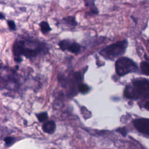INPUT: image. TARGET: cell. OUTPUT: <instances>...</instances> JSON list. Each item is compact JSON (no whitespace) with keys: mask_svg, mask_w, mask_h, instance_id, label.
<instances>
[{"mask_svg":"<svg viewBox=\"0 0 149 149\" xmlns=\"http://www.w3.org/2000/svg\"><path fill=\"white\" fill-rule=\"evenodd\" d=\"M13 52L15 60L16 62L22 61L21 56L27 58L37 56L48 52V47L46 43L32 37H23L17 38L13 46Z\"/></svg>","mask_w":149,"mask_h":149,"instance_id":"obj_1","label":"cell"},{"mask_svg":"<svg viewBox=\"0 0 149 149\" xmlns=\"http://www.w3.org/2000/svg\"><path fill=\"white\" fill-rule=\"evenodd\" d=\"M125 96L130 99L149 98V80L139 79L126 86L124 91Z\"/></svg>","mask_w":149,"mask_h":149,"instance_id":"obj_2","label":"cell"},{"mask_svg":"<svg viewBox=\"0 0 149 149\" xmlns=\"http://www.w3.org/2000/svg\"><path fill=\"white\" fill-rule=\"evenodd\" d=\"M127 44L128 42L126 40L118 41L102 49L100 54L107 59L113 60L125 52Z\"/></svg>","mask_w":149,"mask_h":149,"instance_id":"obj_3","label":"cell"},{"mask_svg":"<svg viewBox=\"0 0 149 149\" xmlns=\"http://www.w3.org/2000/svg\"><path fill=\"white\" fill-rule=\"evenodd\" d=\"M115 69L117 74L121 76L136 72L137 69V66L132 59L126 57H122L116 61Z\"/></svg>","mask_w":149,"mask_h":149,"instance_id":"obj_4","label":"cell"},{"mask_svg":"<svg viewBox=\"0 0 149 149\" xmlns=\"http://www.w3.org/2000/svg\"><path fill=\"white\" fill-rule=\"evenodd\" d=\"M135 128L140 132L149 136V119L140 118L133 121Z\"/></svg>","mask_w":149,"mask_h":149,"instance_id":"obj_5","label":"cell"},{"mask_svg":"<svg viewBox=\"0 0 149 149\" xmlns=\"http://www.w3.org/2000/svg\"><path fill=\"white\" fill-rule=\"evenodd\" d=\"M56 125L53 120H49L46 122L42 125L43 130L47 133H53L55 130Z\"/></svg>","mask_w":149,"mask_h":149,"instance_id":"obj_6","label":"cell"},{"mask_svg":"<svg viewBox=\"0 0 149 149\" xmlns=\"http://www.w3.org/2000/svg\"><path fill=\"white\" fill-rule=\"evenodd\" d=\"M84 1L86 6L89 8L91 13H93L94 14L98 13V9L95 5L94 0H84Z\"/></svg>","mask_w":149,"mask_h":149,"instance_id":"obj_7","label":"cell"},{"mask_svg":"<svg viewBox=\"0 0 149 149\" xmlns=\"http://www.w3.org/2000/svg\"><path fill=\"white\" fill-rule=\"evenodd\" d=\"M40 27L41 32L43 34H47L49 33L52 29L51 28L48 23L46 21H42L40 23Z\"/></svg>","mask_w":149,"mask_h":149,"instance_id":"obj_8","label":"cell"},{"mask_svg":"<svg viewBox=\"0 0 149 149\" xmlns=\"http://www.w3.org/2000/svg\"><path fill=\"white\" fill-rule=\"evenodd\" d=\"M67 50H68L69 51L72 53L77 54L80 50V45L78 43H76L74 42H71Z\"/></svg>","mask_w":149,"mask_h":149,"instance_id":"obj_9","label":"cell"},{"mask_svg":"<svg viewBox=\"0 0 149 149\" xmlns=\"http://www.w3.org/2000/svg\"><path fill=\"white\" fill-rule=\"evenodd\" d=\"M63 20L65 24L72 27H75L77 24V23L76 21L75 18L73 16H68L66 17L63 18Z\"/></svg>","mask_w":149,"mask_h":149,"instance_id":"obj_10","label":"cell"},{"mask_svg":"<svg viewBox=\"0 0 149 149\" xmlns=\"http://www.w3.org/2000/svg\"><path fill=\"white\" fill-rule=\"evenodd\" d=\"M140 69L143 74L149 76V62L144 61L141 62Z\"/></svg>","mask_w":149,"mask_h":149,"instance_id":"obj_11","label":"cell"},{"mask_svg":"<svg viewBox=\"0 0 149 149\" xmlns=\"http://www.w3.org/2000/svg\"><path fill=\"white\" fill-rule=\"evenodd\" d=\"M71 41L68 39L66 40H61L59 42V48L62 50V51H65L68 49V48L69 47V45L71 43Z\"/></svg>","mask_w":149,"mask_h":149,"instance_id":"obj_12","label":"cell"},{"mask_svg":"<svg viewBox=\"0 0 149 149\" xmlns=\"http://www.w3.org/2000/svg\"><path fill=\"white\" fill-rule=\"evenodd\" d=\"M36 116H37L38 120L41 122H44L48 118V114L47 112H42V113L37 114Z\"/></svg>","mask_w":149,"mask_h":149,"instance_id":"obj_13","label":"cell"},{"mask_svg":"<svg viewBox=\"0 0 149 149\" xmlns=\"http://www.w3.org/2000/svg\"><path fill=\"white\" fill-rule=\"evenodd\" d=\"M78 90L81 93H86L88 92V91L89 90V87H88L87 85L84 84H80L78 87Z\"/></svg>","mask_w":149,"mask_h":149,"instance_id":"obj_14","label":"cell"},{"mask_svg":"<svg viewBox=\"0 0 149 149\" xmlns=\"http://www.w3.org/2000/svg\"><path fill=\"white\" fill-rule=\"evenodd\" d=\"M7 24L9 29L10 30L15 31L16 30V25L15 22L13 20H7Z\"/></svg>","mask_w":149,"mask_h":149,"instance_id":"obj_15","label":"cell"},{"mask_svg":"<svg viewBox=\"0 0 149 149\" xmlns=\"http://www.w3.org/2000/svg\"><path fill=\"white\" fill-rule=\"evenodd\" d=\"M4 140L6 145H11L14 141V139L11 137H7Z\"/></svg>","mask_w":149,"mask_h":149,"instance_id":"obj_16","label":"cell"},{"mask_svg":"<svg viewBox=\"0 0 149 149\" xmlns=\"http://www.w3.org/2000/svg\"><path fill=\"white\" fill-rule=\"evenodd\" d=\"M117 132L120 133L123 136H126L127 134V130L125 127H120L116 130Z\"/></svg>","mask_w":149,"mask_h":149,"instance_id":"obj_17","label":"cell"},{"mask_svg":"<svg viewBox=\"0 0 149 149\" xmlns=\"http://www.w3.org/2000/svg\"><path fill=\"white\" fill-rule=\"evenodd\" d=\"M5 19V16L1 12H0V20H3Z\"/></svg>","mask_w":149,"mask_h":149,"instance_id":"obj_18","label":"cell"},{"mask_svg":"<svg viewBox=\"0 0 149 149\" xmlns=\"http://www.w3.org/2000/svg\"><path fill=\"white\" fill-rule=\"evenodd\" d=\"M145 108L147 109V110H148L149 111V101H148V102H147V103L145 104Z\"/></svg>","mask_w":149,"mask_h":149,"instance_id":"obj_19","label":"cell"}]
</instances>
